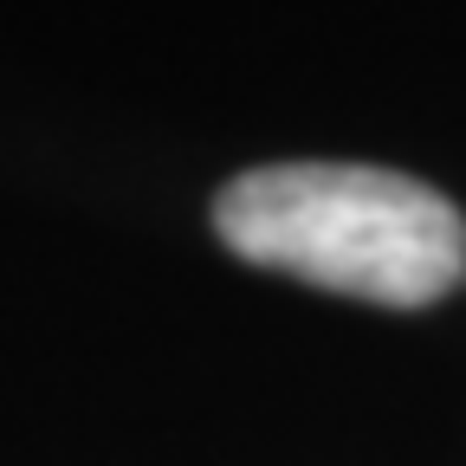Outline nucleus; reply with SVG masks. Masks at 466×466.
I'll return each instance as SVG.
<instances>
[{
  "instance_id": "1",
  "label": "nucleus",
  "mask_w": 466,
  "mask_h": 466,
  "mask_svg": "<svg viewBox=\"0 0 466 466\" xmlns=\"http://www.w3.org/2000/svg\"><path fill=\"white\" fill-rule=\"evenodd\" d=\"M227 253L370 305H434L466 272V220L415 175L363 162H279L214 201Z\"/></svg>"
}]
</instances>
